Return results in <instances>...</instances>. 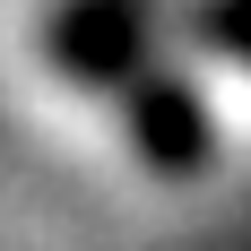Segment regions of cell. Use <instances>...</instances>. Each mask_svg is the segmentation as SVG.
I'll use <instances>...</instances> for the list:
<instances>
[{"instance_id": "obj_1", "label": "cell", "mask_w": 251, "mask_h": 251, "mask_svg": "<svg viewBox=\"0 0 251 251\" xmlns=\"http://www.w3.org/2000/svg\"><path fill=\"white\" fill-rule=\"evenodd\" d=\"M122 96H130V139H139V156H148L156 174H174V182L208 174V156H217V122H208V104L191 96L182 78L139 70Z\"/></svg>"}, {"instance_id": "obj_2", "label": "cell", "mask_w": 251, "mask_h": 251, "mask_svg": "<svg viewBox=\"0 0 251 251\" xmlns=\"http://www.w3.org/2000/svg\"><path fill=\"white\" fill-rule=\"evenodd\" d=\"M52 52H61L78 78H96V87H130L139 61H148V26L130 18L122 0H78V9H61V26H52Z\"/></svg>"}, {"instance_id": "obj_3", "label": "cell", "mask_w": 251, "mask_h": 251, "mask_svg": "<svg viewBox=\"0 0 251 251\" xmlns=\"http://www.w3.org/2000/svg\"><path fill=\"white\" fill-rule=\"evenodd\" d=\"M208 26H217V44H226V52H243V61H251V0H226Z\"/></svg>"}]
</instances>
